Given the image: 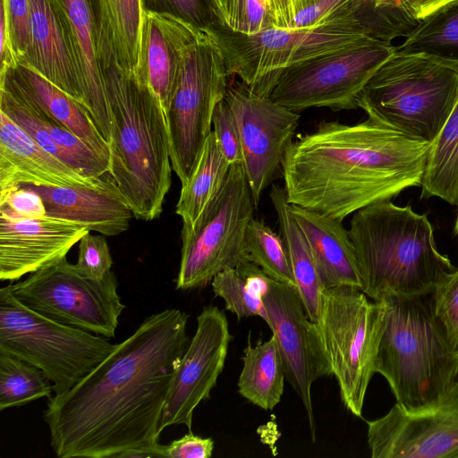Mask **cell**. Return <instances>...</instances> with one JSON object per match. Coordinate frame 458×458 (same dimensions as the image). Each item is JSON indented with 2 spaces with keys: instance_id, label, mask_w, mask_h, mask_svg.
<instances>
[{
  "instance_id": "obj_1",
  "label": "cell",
  "mask_w": 458,
  "mask_h": 458,
  "mask_svg": "<svg viewBox=\"0 0 458 458\" xmlns=\"http://www.w3.org/2000/svg\"><path fill=\"white\" fill-rule=\"evenodd\" d=\"M188 315L167 309L128 338L44 411L59 458L164 457L159 424L189 344Z\"/></svg>"
},
{
  "instance_id": "obj_2",
  "label": "cell",
  "mask_w": 458,
  "mask_h": 458,
  "mask_svg": "<svg viewBox=\"0 0 458 458\" xmlns=\"http://www.w3.org/2000/svg\"><path fill=\"white\" fill-rule=\"evenodd\" d=\"M429 148L369 117L354 124L321 121L286 150L281 172L287 200L343 221L420 186Z\"/></svg>"
},
{
  "instance_id": "obj_3",
  "label": "cell",
  "mask_w": 458,
  "mask_h": 458,
  "mask_svg": "<svg viewBox=\"0 0 458 458\" xmlns=\"http://www.w3.org/2000/svg\"><path fill=\"white\" fill-rule=\"evenodd\" d=\"M98 61L112 121L109 175L134 217L154 220L172 183L166 113L135 72L120 67L110 47L99 49Z\"/></svg>"
},
{
  "instance_id": "obj_4",
  "label": "cell",
  "mask_w": 458,
  "mask_h": 458,
  "mask_svg": "<svg viewBox=\"0 0 458 458\" xmlns=\"http://www.w3.org/2000/svg\"><path fill=\"white\" fill-rule=\"evenodd\" d=\"M427 215L390 200L352 214L349 233L361 277V291L377 301L387 293L420 295L456 268L437 248Z\"/></svg>"
},
{
  "instance_id": "obj_5",
  "label": "cell",
  "mask_w": 458,
  "mask_h": 458,
  "mask_svg": "<svg viewBox=\"0 0 458 458\" xmlns=\"http://www.w3.org/2000/svg\"><path fill=\"white\" fill-rule=\"evenodd\" d=\"M430 293H387L377 301L386 326L375 372L386 378L396 403L408 410L433 403L458 377V349L452 348L437 322Z\"/></svg>"
},
{
  "instance_id": "obj_6",
  "label": "cell",
  "mask_w": 458,
  "mask_h": 458,
  "mask_svg": "<svg viewBox=\"0 0 458 458\" xmlns=\"http://www.w3.org/2000/svg\"><path fill=\"white\" fill-rule=\"evenodd\" d=\"M458 99V63L396 49L359 97L368 117L414 140L431 144Z\"/></svg>"
},
{
  "instance_id": "obj_7",
  "label": "cell",
  "mask_w": 458,
  "mask_h": 458,
  "mask_svg": "<svg viewBox=\"0 0 458 458\" xmlns=\"http://www.w3.org/2000/svg\"><path fill=\"white\" fill-rule=\"evenodd\" d=\"M106 337L48 318L0 289V350L38 368L60 395L115 348Z\"/></svg>"
},
{
  "instance_id": "obj_8",
  "label": "cell",
  "mask_w": 458,
  "mask_h": 458,
  "mask_svg": "<svg viewBox=\"0 0 458 458\" xmlns=\"http://www.w3.org/2000/svg\"><path fill=\"white\" fill-rule=\"evenodd\" d=\"M316 324L341 400L354 416L361 417L386 326L384 306L369 301L356 287L324 289Z\"/></svg>"
},
{
  "instance_id": "obj_9",
  "label": "cell",
  "mask_w": 458,
  "mask_h": 458,
  "mask_svg": "<svg viewBox=\"0 0 458 458\" xmlns=\"http://www.w3.org/2000/svg\"><path fill=\"white\" fill-rule=\"evenodd\" d=\"M224 55L210 31L196 28L186 44L177 87L166 114L173 171L184 185L212 131V116L229 78Z\"/></svg>"
},
{
  "instance_id": "obj_10",
  "label": "cell",
  "mask_w": 458,
  "mask_h": 458,
  "mask_svg": "<svg viewBox=\"0 0 458 458\" xmlns=\"http://www.w3.org/2000/svg\"><path fill=\"white\" fill-rule=\"evenodd\" d=\"M207 29L220 47L230 75L263 96L280 72L372 38L360 28L334 22L306 28L273 26L255 34L229 31L215 23Z\"/></svg>"
},
{
  "instance_id": "obj_11",
  "label": "cell",
  "mask_w": 458,
  "mask_h": 458,
  "mask_svg": "<svg viewBox=\"0 0 458 458\" xmlns=\"http://www.w3.org/2000/svg\"><path fill=\"white\" fill-rule=\"evenodd\" d=\"M255 208L243 165H232L214 200L191 229L181 231L176 289L204 287L218 273L247 260L244 239Z\"/></svg>"
},
{
  "instance_id": "obj_12",
  "label": "cell",
  "mask_w": 458,
  "mask_h": 458,
  "mask_svg": "<svg viewBox=\"0 0 458 458\" xmlns=\"http://www.w3.org/2000/svg\"><path fill=\"white\" fill-rule=\"evenodd\" d=\"M394 50L391 42L368 38L280 72L266 96L297 113L314 107L357 109L364 86Z\"/></svg>"
},
{
  "instance_id": "obj_13",
  "label": "cell",
  "mask_w": 458,
  "mask_h": 458,
  "mask_svg": "<svg viewBox=\"0 0 458 458\" xmlns=\"http://www.w3.org/2000/svg\"><path fill=\"white\" fill-rule=\"evenodd\" d=\"M13 295L32 310L59 323L112 338L125 305L113 271L97 280L64 257L26 279L10 284Z\"/></svg>"
},
{
  "instance_id": "obj_14",
  "label": "cell",
  "mask_w": 458,
  "mask_h": 458,
  "mask_svg": "<svg viewBox=\"0 0 458 458\" xmlns=\"http://www.w3.org/2000/svg\"><path fill=\"white\" fill-rule=\"evenodd\" d=\"M225 99L237 121L242 165L258 207L263 191L282 171L300 114L256 93L242 81L229 82Z\"/></svg>"
},
{
  "instance_id": "obj_15",
  "label": "cell",
  "mask_w": 458,
  "mask_h": 458,
  "mask_svg": "<svg viewBox=\"0 0 458 458\" xmlns=\"http://www.w3.org/2000/svg\"><path fill=\"white\" fill-rule=\"evenodd\" d=\"M367 425L372 458H458V379L433 403H395Z\"/></svg>"
},
{
  "instance_id": "obj_16",
  "label": "cell",
  "mask_w": 458,
  "mask_h": 458,
  "mask_svg": "<svg viewBox=\"0 0 458 458\" xmlns=\"http://www.w3.org/2000/svg\"><path fill=\"white\" fill-rule=\"evenodd\" d=\"M262 300L270 320L268 327L283 359L285 378L302 402L315 441L311 386L317 379L333 375L318 326L309 318L293 286L271 279Z\"/></svg>"
},
{
  "instance_id": "obj_17",
  "label": "cell",
  "mask_w": 458,
  "mask_h": 458,
  "mask_svg": "<svg viewBox=\"0 0 458 458\" xmlns=\"http://www.w3.org/2000/svg\"><path fill=\"white\" fill-rule=\"evenodd\" d=\"M233 336L227 318L217 307H204L172 381L159 424L183 425L191 432L194 410L208 400L225 367Z\"/></svg>"
},
{
  "instance_id": "obj_18",
  "label": "cell",
  "mask_w": 458,
  "mask_h": 458,
  "mask_svg": "<svg viewBox=\"0 0 458 458\" xmlns=\"http://www.w3.org/2000/svg\"><path fill=\"white\" fill-rule=\"evenodd\" d=\"M89 230L75 222L0 213V279L15 281L64 257Z\"/></svg>"
},
{
  "instance_id": "obj_19",
  "label": "cell",
  "mask_w": 458,
  "mask_h": 458,
  "mask_svg": "<svg viewBox=\"0 0 458 458\" xmlns=\"http://www.w3.org/2000/svg\"><path fill=\"white\" fill-rule=\"evenodd\" d=\"M30 46L17 63L37 71L86 108L76 40L61 0H30Z\"/></svg>"
},
{
  "instance_id": "obj_20",
  "label": "cell",
  "mask_w": 458,
  "mask_h": 458,
  "mask_svg": "<svg viewBox=\"0 0 458 458\" xmlns=\"http://www.w3.org/2000/svg\"><path fill=\"white\" fill-rule=\"evenodd\" d=\"M21 184L118 190L111 177L85 176L48 153L0 111V196Z\"/></svg>"
},
{
  "instance_id": "obj_21",
  "label": "cell",
  "mask_w": 458,
  "mask_h": 458,
  "mask_svg": "<svg viewBox=\"0 0 458 458\" xmlns=\"http://www.w3.org/2000/svg\"><path fill=\"white\" fill-rule=\"evenodd\" d=\"M0 89L54 119L109 164V143L86 108L37 71L17 63L0 74Z\"/></svg>"
},
{
  "instance_id": "obj_22",
  "label": "cell",
  "mask_w": 458,
  "mask_h": 458,
  "mask_svg": "<svg viewBox=\"0 0 458 458\" xmlns=\"http://www.w3.org/2000/svg\"><path fill=\"white\" fill-rule=\"evenodd\" d=\"M196 28L171 15L143 13L135 73L157 96L166 114L177 87L184 47Z\"/></svg>"
},
{
  "instance_id": "obj_23",
  "label": "cell",
  "mask_w": 458,
  "mask_h": 458,
  "mask_svg": "<svg viewBox=\"0 0 458 458\" xmlns=\"http://www.w3.org/2000/svg\"><path fill=\"white\" fill-rule=\"evenodd\" d=\"M39 194L46 216L80 224L89 231L114 236L127 231L131 209L118 190L21 184Z\"/></svg>"
},
{
  "instance_id": "obj_24",
  "label": "cell",
  "mask_w": 458,
  "mask_h": 458,
  "mask_svg": "<svg viewBox=\"0 0 458 458\" xmlns=\"http://www.w3.org/2000/svg\"><path fill=\"white\" fill-rule=\"evenodd\" d=\"M289 209L307 239L323 288L361 290L355 250L343 221L290 203Z\"/></svg>"
},
{
  "instance_id": "obj_25",
  "label": "cell",
  "mask_w": 458,
  "mask_h": 458,
  "mask_svg": "<svg viewBox=\"0 0 458 458\" xmlns=\"http://www.w3.org/2000/svg\"><path fill=\"white\" fill-rule=\"evenodd\" d=\"M71 23L81 66L85 106L109 142L112 121L98 55L102 35L99 0H61Z\"/></svg>"
},
{
  "instance_id": "obj_26",
  "label": "cell",
  "mask_w": 458,
  "mask_h": 458,
  "mask_svg": "<svg viewBox=\"0 0 458 458\" xmlns=\"http://www.w3.org/2000/svg\"><path fill=\"white\" fill-rule=\"evenodd\" d=\"M269 197L276 214L279 233L287 250L296 290L309 318L316 323L320 313L324 288L311 250L304 233L290 212L284 188L273 185Z\"/></svg>"
},
{
  "instance_id": "obj_27",
  "label": "cell",
  "mask_w": 458,
  "mask_h": 458,
  "mask_svg": "<svg viewBox=\"0 0 458 458\" xmlns=\"http://www.w3.org/2000/svg\"><path fill=\"white\" fill-rule=\"evenodd\" d=\"M285 371L275 335L252 345L249 341L243 351L242 369L237 386L248 402L272 411L281 401L284 389Z\"/></svg>"
},
{
  "instance_id": "obj_28",
  "label": "cell",
  "mask_w": 458,
  "mask_h": 458,
  "mask_svg": "<svg viewBox=\"0 0 458 458\" xmlns=\"http://www.w3.org/2000/svg\"><path fill=\"white\" fill-rule=\"evenodd\" d=\"M231 164L213 131L202 148L189 181L182 185L175 213L182 218V231L191 229L222 189Z\"/></svg>"
},
{
  "instance_id": "obj_29",
  "label": "cell",
  "mask_w": 458,
  "mask_h": 458,
  "mask_svg": "<svg viewBox=\"0 0 458 458\" xmlns=\"http://www.w3.org/2000/svg\"><path fill=\"white\" fill-rule=\"evenodd\" d=\"M420 187L421 198L438 197L458 205V99L430 144Z\"/></svg>"
},
{
  "instance_id": "obj_30",
  "label": "cell",
  "mask_w": 458,
  "mask_h": 458,
  "mask_svg": "<svg viewBox=\"0 0 458 458\" xmlns=\"http://www.w3.org/2000/svg\"><path fill=\"white\" fill-rule=\"evenodd\" d=\"M99 4L102 17L100 45L110 46L121 68L136 72L144 13L140 0H99Z\"/></svg>"
},
{
  "instance_id": "obj_31",
  "label": "cell",
  "mask_w": 458,
  "mask_h": 458,
  "mask_svg": "<svg viewBox=\"0 0 458 458\" xmlns=\"http://www.w3.org/2000/svg\"><path fill=\"white\" fill-rule=\"evenodd\" d=\"M396 49L458 63V1L419 21Z\"/></svg>"
},
{
  "instance_id": "obj_32",
  "label": "cell",
  "mask_w": 458,
  "mask_h": 458,
  "mask_svg": "<svg viewBox=\"0 0 458 458\" xmlns=\"http://www.w3.org/2000/svg\"><path fill=\"white\" fill-rule=\"evenodd\" d=\"M53 386L37 367L0 350V411L52 397Z\"/></svg>"
},
{
  "instance_id": "obj_33",
  "label": "cell",
  "mask_w": 458,
  "mask_h": 458,
  "mask_svg": "<svg viewBox=\"0 0 458 458\" xmlns=\"http://www.w3.org/2000/svg\"><path fill=\"white\" fill-rule=\"evenodd\" d=\"M244 250L247 260L259 267L270 278L296 288L284 242L280 233L262 220L253 218L249 224Z\"/></svg>"
},
{
  "instance_id": "obj_34",
  "label": "cell",
  "mask_w": 458,
  "mask_h": 458,
  "mask_svg": "<svg viewBox=\"0 0 458 458\" xmlns=\"http://www.w3.org/2000/svg\"><path fill=\"white\" fill-rule=\"evenodd\" d=\"M216 25L243 34L259 33L274 26L267 0H208Z\"/></svg>"
},
{
  "instance_id": "obj_35",
  "label": "cell",
  "mask_w": 458,
  "mask_h": 458,
  "mask_svg": "<svg viewBox=\"0 0 458 458\" xmlns=\"http://www.w3.org/2000/svg\"><path fill=\"white\" fill-rule=\"evenodd\" d=\"M211 285L215 295L224 300L225 310L233 313L238 319L258 316L269 327L270 320L262 298L249 289L236 268H226L218 273L211 281Z\"/></svg>"
},
{
  "instance_id": "obj_36",
  "label": "cell",
  "mask_w": 458,
  "mask_h": 458,
  "mask_svg": "<svg viewBox=\"0 0 458 458\" xmlns=\"http://www.w3.org/2000/svg\"><path fill=\"white\" fill-rule=\"evenodd\" d=\"M434 315L449 344L458 349V269L446 275L430 293Z\"/></svg>"
},
{
  "instance_id": "obj_37",
  "label": "cell",
  "mask_w": 458,
  "mask_h": 458,
  "mask_svg": "<svg viewBox=\"0 0 458 458\" xmlns=\"http://www.w3.org/2000/svg\"><path fill=\"white\" fill-rule=\"evenodd\" d=\"M143 12L167 14L198 28H208L213 21L208 0H140Z\"/></svg>"
},
{
  "instance_id": "obj_38",
  "label": "cell",
  "mask_w": 458,
  "mask_h": 458,
  "mask_svg": "<svg viewBox=\"0 0 458 458\" xmlns=\"http://www.w3.org/2000/svg\"><path fill=\"white\" fill-rule=\"evenodd\" d=\"M113 259L104 236L88 232L81 238L75 266L82 275L100 280L111 271Z\"/></svg>"
},
{
  "instance_id": "obj_39",
  "label": "cell",
  "mask_w": 458,
  "mask_h": 458,
  "mask_svg": "<svg viewBox=\"0 0 458 458\" xmlns=\"http://www.w3.org/2000/svg\"><path fill=\"white\" fill-rule=\"evenodd\" d=\"M215 137L231 165L242 164V149L235 115L225 98L215 107L212 116Z\"/></svg>"
},
{
  "instance_id": "obj_40",
  "label": "cell",
  "mask_w": 458,
  "mask_h": 458,
  "mask_svg": "<svg viewBox=\"0 0 458 458\" xmlns=\"http://www.w3.org/2000/svg\"><path fill=\"white\" fill-rule=\"evenodd\" d=\"M13 48L20 61L28 52L31 39V13L30 0H1Z\"/></svg>"
},
{
  "instance_id": "obj_41",
  "label": "cell",
  "mask_w": 458,
  "mask_h": 458,
  "mask_svg": "<svg viewBox=\"0 0 458 458\" xmlns=\"http://www.w3.org/2000/svg\"><path fill=\"white\" fill-rule=\"evenodd\" d=\"M0 213L21 217H42L46 216V208L38 193L18 186L0 196Z\"/></svg>"
},
{
  "instance_id": "obj_42",
  "label": "cell",
  "mask_w": 458,
  "mask_h": 458,
  "mask_svg": "<svg viewBox=\"0 0 458 458\" xmlns=\"http://www.w3.org/2000/svg\"><path fill=\"white\" fill-rule=\"evenodd\" d=\"M214 442L210 437H201L191 432L168 445H165L164 457L168 458H210Z\"/></svg>"
},
{
  "instance_id": "obj_43",
  "label": "cell",
  "mask_w": 458,
  "mask_h": 458,
  "mask_svg": "<svg viewBox=\"0 0 458 458\" xmlns=\"http://www.w3.org/2000/svg\"><path fill=\"white\" fill-rule=\"evenodd\" d=\"M406 13L417 22L458 0H399Z\"/></svg>"
},
{
  "instance_id": "obj_44",
  "label": "cell",
  "mask_w": 458,
  "mask_h": 458,
  "mask_svg": "<svg viewBox=\"0 0 458 458\" xmlns=\"http://www.w3.org/2000/svg\"><path fill=\"white\" fill-rule=\"evenodd\" d=\"M0 74L17 64L13 48L8 25L6 22L4 7L0 1Z\"/></svg>"
},
{
  "instance_id": "obj_45",
  "label": "cell",
  "mask_w": 458,
  "mask_h": 458,
  "mask_svg": "<svg viewBox=\"0 0 458 458\" xmlns=\"http://www.w3.org/2000/svg\"><path fill=\"white\" fill-rule=\"evenodd\" d=\"M274 26L290 28L295 16L293 0H272Z\"/></svg>"
},
{
  "instance_id": "obj_46",
  "label": "cell",
  "mask_w": 458,
  "mask_h": 458,
  "mask_svg": "<svg viewBox=\"0 0 458 458\" xmlns=\"http://www.w3.org/2000/svg\"><path fill=\"white\" fill-rule=\"evenodd\" d=\"M375 4L381 10L388 13L394 17L408 23L412 26L417 25V21H414L403 9L399 0H372Z\"/></svg>"
},
{
  "instance_id": "obj_47",
  "label": "cell",
  "mask_w": 458,
  "mask_h": 458,
  "mask_svg": "<svg viewBox=\"0 0 458 458\" xmlns=\"http://www.w3.org/2000/svg\"><path fill=\"white\" fill-rule=\"evenodd\" d=\"M315 0H293V8L296 13L302 9L303 7L307 6L308 4H311Z\"/></svg>"
},
{
  "instance_id": "obj_48",
  "label": "cell",
  "mask_w": 458,
  "mask_h": 458,
  "mask_svg": "<svg viewBox=\"0 0 458 458\" xmlns=\"http://www.w3.org/2000/svg\"><path fill=\"white\" fill-rule=\"evenodd\" d=\"M457 207H458V205H457ZM454 233L455 236L458 238V213H457L456 221L454 224Z\"/></svg>"
}]
</instances>
